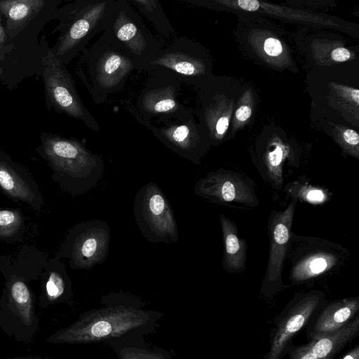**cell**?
<instances>
[{"instance_id": "1", "label": "cell", "mask_w": 359, "mask_h": 359, "mask_svg": "<svg viewBox=\"0 0 359 359\" xmlns=\"http://www.w3.org/2000/svg\"><path fill=\"white\" fill-rule=\"evenodd\" d=\"M101 306L82 313L60 331L56 339L69 344H105L118 340L144 338L156 331L165 313L146 309L147 302L126 292L103 295Z\"/></svg>"}, {"instance_id": "2", "label": "cell", "mask_w": 359, "mask_h": 359, "mask_svg": "<svg viewBox=\"0 0 359 359\" xmlns=\"http://www.w3.org/2000/svg\"><path fill=\"white\" fill-rule=\"evenodd\" d=\"M41 149L53 172L52 179L72 196L88 193L103 177L102 157L78 140L48 135L42 138Z\"/></svg>"}, {"instance_id": "3", "label": "cell", "mask_w": 359, "mask_h": 359, "mask_svg": "<svg viewBox=\"0 0 359 359\" xmlns=\"http://www.w3.org/2000/svg\"><path fill=\"white\" fill-rule=\"evenodd\" d=\"M135 69V62L126 53L100 36L93 46L81 51L76 73L98 104L121 90Z\"/></svg>"}, {"instance_id": "4", "label": "cell", "mask_w": 359, "mask_h": 359, "mask_svg": "<svg viewBox=\"0 0 359 359\" xmlns=\"http://www.w3.org/2000/svg\"><path fill=\"white\" fill-rule=\"evenodd\" d=\"M116 0H79L60 10V32L54 55L65 65L102 32Z\"/></svg>"}, {"instance_id": "5", "label": "cell", "mask_w": 359, "mask_h": 359, "mask_svg": "<svg viewBox=\"0 0 359 359\" xmlns=\"http://www.w3.org/2000/svg\"><path fill=\"white\" fill-rule=\"evenodd\" d=\"M100 36L126 53L139 69L163 46L128 0H116Z\"/></svg>"}, {"instance_id": "6", "label": "cell", "mask_w": 359, "mask_h": 359, "mask_svg": "<svg viewBox=\"0 0 359 359\" xmlns=\"http://www.w3.org/2000/svg\"><path fill=\"white\" fill-rule=\"evenodd\" d=\"M134 217L143 237L151 243H176L179 237L177 222L161 189L149 182L137 192L133 203Z\"/></svg>"}, {"instance_id": "7", "label": "cell", "mask_w": 359, "mask_h": 359, "mask_svg": "<svg viewBox=\"0 0 359 359\" xmlns=\"http://www.w3.org/2000/svg\"><path fill=\"white\" fill-rule=\"evenodd\" d=\"M110 239L111 230L107 222H81L68 231L56 256L67 259L72 269L90 270L106 260Z\"/></svg>"}, {"instance_id": "8", "label": "cell", "mask_w": 359, "mask_h": 359, "mask_svg": "<svg viewBox=\"0 0 359 359\" xmlns=\"http://www.w3.org/2000/svg\"><path fill=\"white\" fill-rule=\"evenodd\" d=\"M41 64L46 93L54 107L69 116L82 121L91 130L98 132L100 125L83 104L65 65L50 50L42 57Z\"/></svg>"}, {"instance_id": "9", "label": "cell", "mask_w": 359, "mask_h": 359, "mask_svg": "<svg viewBox=\"0 0 359 359\" xmlns=\"http://www.w3.org/2000/svg\"><path fill=\"white\" fill-rule=\"evenodd\" d=\"M194 193L212 203L221 205H259L253 182L248 177L232 171L219 170L200 178Z\"/></svg>"}, {"instance_id": "10", "label": "cell", "mask_w": 359, "mask_h": 359, "mask_svg": "<svg viewBox=\"0 0 359 359\" xmlns=\"http://www.w3.org/2000/svg\"><path fill=\"white\" fill-rule=\"evenodd\" d=\"M143 69L162 71L181 83L193 84L203 79L207 67L204 59L198 54L196 44L183 36L163 46Z\"/></svg>"}, {"instance_id": "11", "label": "cell", "mask_w": 359, "mask_h": 359, "mask_svg": "<svg viewBox=\"0 0 359 359\" xmlns=\"http://www.w3.org/2000/svg\"><path fill=\"white\" fill-rule=\"evenodd\" d=\"M155 123L148 127L159 141L178 156L199 164L203 153L200 133L187 109L158 118Z\"/></svg>"}, {"instance_id": "12", "label": "cell", "mask_w": 359, "mask_h": 359, "mask_svg": "<svg viewBox=\"0 0 359 359\" xmlns=\"http://www.w3.org/2000/svg\"><path fill=\"white\" fill-rule=\"evenodd\" d=\"M137 100L140 112L145 119L168 117L187 109L178 100L181 83L162 71H152Z\"/></svg>"}, {"instance_id": "13", "label": "cell", "mask_w": 359, "mask_h": 359, "mask_svg": "<svg viewBox=\"0 0 359 359\" xmlns=\"http://www.w3.org/2000/svg\"><path fill=\"white\" fill-rule=\"evenodd\" d=\"M297 201L293 198L283 210L272 211L268 222L269 252L264 286L277 288L282 284V273L292 238V226Z\"/></svg>"}, {"instance_id": "14", "label": "cell", "mask_w": 359, "mask_h": 359, "mask_svg": "<svg viewBox=\"0 0 359 359\" xmlns=\"http://www.w3.org/2000/svg\"><path fill=\"white\" fill-rule=\"evenodd\" d=\"M0 191L15 201L23 202L40 212L43 198L32 175L23 166L0 156Z\"/></svg>"}, {"instance_id": "15", "label": "cell", "mask_w": 359, "mask_h": 359, "mask_svg": "<svg viewBox=\"0 0 359 359\" xmlns=\"http://www.w3.org/2000/svg\"><path fill=\"white\" fill-rule=\"evenodd\" d=\"M320 299V293L311 292L294 305L278 326L267 359H280L289 340L304 327Z\"/></svg>"}, {"instance_id": "16", "label": "cell", "mask_w": 359, "mask_h": 359, "mask_svg": "<svg viewBox=\"0 0 359 359\" xmlns=\"http://www.w3.org/2000/svg\"><path fill=\"white\" fill-rule=\"evenodd\" d=\"M337 248V247H336ZM331 244L320 243L319 247L305 250L297 258L290 270V279L299 283L316 278L335 268L341 261V256Z\"/></svg>"}, {"instance_id": "17", "label": "cell", "mask_w": 359, "mask_h": 359, "mask_svg": "<svg viewBox=\"0 0 359 359\" xmlns=\"http://www.w3.org/2000/svg\"><path fill=\"white\" fill-rule=\"evenodd\" d=\"M224 252L222 267L230 273H240L246 267L248 244L238 236L236 224L224 214H219Z\"/></svg>"}, {"instance_id": "18", "label": "cell", "mask_w": 359, "mask_h": 359, "mask_svg": "<svg viewBox=\"0 0 359 359\" xmlns=\"http://www.w3.org/2000/svg\"><path fill=\"white\" fill-rule=\"evenodd\" d=\"M359 309L358 297L332 302L323 311L315 324L312 337L338 330L351 322Z\"/></svg>"}, {"instance_id": "19", "label": "cell", "mask_w": 359, "mask_h": 359, "mask_svg": "<svg viewBox=\"0 0 359 359\" xmlns=\"http://www.w3.org/2000/svg\"><path fill=\"white\" fill-rule=\"evenodd\" d=\"M359 332V318H356L342 328L328 334L312 337L308 346L318 359H333L334 356Z\"/></svg>"}, {"instance_id": "20", "label": "cell", "mask_w": 359, "mask_h": 359, "mask_svg": "<svg viewBox=\"0 0 359 359\" xmlns=\"http://www.w3.org/2000/svg\"><path fill=\"white\" fill-rule=\"evenodd\" d=\"M43 0H0V13L6 18L7 31H20L43 8Z\"/></svg>"}, {"instance_id": "21", "label": "cell", "mask_w": 359, "mask_h": 359, "mask_svg": "<svg viewBox=\"0 0 359 359\" xmlns=\"http://www.w3.org/2000/svg\"><path fill=\"white\" fill-rule=\"evenodd\" d=\"M106 345L118 359H172L168 351L149 345L144 338L114 341Z\"/></svg>"}, {"instance_id": "22", "label": "cell", "mask_w": 359, "mask_h": 359, "mask_svg": "<svg viewBox=\"0 0 359 359\" xmlns=\"http://www.w3.org/2000/svg\"><path fill=\"white\" fill-rule=\"evenodd\" d=\"M44 269V288L49 299L56 300L71 293V281L60 257L48 260Z\"/></svg>"}, {"instance_id": "23", "label": "cell", "mask_w": 359, "mask_h": 359, "mask_svg": "<svg viewBox=\"0 0 359 359\" xmlns=\"http://www.w3.org/2000/svg\"><path fill=\"white\" fill-rule=\"evenodd\" d=\"M151 22L157 32L168 39L175 34V30L158 0H128Z\"/></svg>"}, {"instance_id": "24", "label": "cell", "mask_w": 359, "mask_h": 359, "mask_svg": "<svg viewBox=\"0 0 359 359\" xmlns=\"http://www.w3.org/2000/svg\"><path fill=\"white\" fill-rule=\"evenodd\" d=\"M25 227V217L20 209L0 208L1 241H19L23 236Z\"/></svg>"}, {"instance_id": "25", "label": "cell", "mask_w": 359, "mask_h": 359, "mask_svg": "<svg viewBox=\"0 0 359 359\" xmlns=\"http://www.w3.org/2000/svg\"><path fill=\"white\" fill-rule=\"evenodd\" d=\"M287 193L297 201L313 205L323 204L331 199V193L326 189L303 180L294 181L287 185Z\"/></svg>"}, {"instance_id": "26", "label": "cell", "mask_w": 359, "mask_h": 359, "mask_svg": "<svg viewBox=\"0 0 359 359\" xmlns=\"http://www.w3.org/2000/svg\"><path fill=\"white\" fill-rule=\"evenodd\" d=\"M11 300L20 309L27 311L31 305V294L26 283L13 275L9 284Z\"/></svg>"}, {"instance_id": "27", "label": "cell", "mask_w": 359, "mask_h": 359, "mask_svg": "<svg viewBox=\"0 0 359 359\" xmlns=\"http://www.w3.org/2000/svg\"><path fill=\"white\" fill-rule=\"evenodd\" d=\"M264 50L269 56H278L282 53L283 46L278 39L269 37L264 43Z\"/></svg>"}, {"instance_id": "28", "label": "cell", "mask_w": 359, "mask_h": 359, "mask_svg": "<svg viewBox=\"0 0 359 359\" xmlns=\"http://www.w3.org/2000/svg\"><path fill=\"white\" fill-rule=\"evenodd\" d=\"M343 139L344 142L349 145L353 150V155L358 156L359 135L357 132L352 129H346L343 133Z\"/></svg>"}, {"instance_id": "29", "label": "cell", "mask_w": 359, "mask_h": 359, "mask_svg": "<svg viewBox=\"0 0 359 359\" xmlns=\"http://www.w3.org/2000/svg\"><path fill=\"white\" fill-rule=\"evenodd\" d=\"M290 359H318L307 345L299 346L291 354Z\"/></svg>"}, {"instance_id": "30", "label": "cell", "mask_w": 359, "mask_h": 359, "mask_svg": "<svg viewBox=\"0 0 359 359\" xmlns=\"http://www.w3.org/2000/svg\"><path fill=\"white\" fill-rule=\"evenodd\" d=\"M351 57L350 51L344 48H337L332 52V58L336 62H344L350 59Z\"/></svg>"}, {"instance_id": "31", "label": "cell", "mask_w": 359, "mask_h": 359, "mask_svg": "<svg viewBox=\"0 0 359 359\" xmlns=\"http://www.w3.org/2000/svg\"><path fill=\"white\" fill-rule=\"evenodd\" d=\"M229 127V118L226 116H221L218 118L215 125V136L219 137L223 135Z\"/></svg>"}, {"instance_id": "32", "label": "cell", "mask_w": 359, "mask_h": 359, "mask_svg": "<svg viewBox=\"0 0 359 359\" xmlns=\"http://www.w3.org/2000/svg\"><path fill=\"white\" fill-rule=\"evenodd\" d=\"M252 114V109L248 106H241L236 111V118L241 122L247 121Z\"/></svg>"}, {"instance_id": "33", "label": "cell", "mask_w": 359, "mask_h": 359, "mask_svg": "<svg viewBox=\"0 0 359 359\" xmlns=\"http://www.w3.org/2000/svg\"><path fill=\"white\" fill-rule=\"evenodd\" d=\"M341 359H359V346H356L347 353Z\"/></svg>"}, {"instance_id": "34", "label": "cell", "mask_w": 359, "mask_h": 359, "mask_svg": "<svg viewBox=\"0 0 359 359\" xmlns=\"http://www.w3.org/2000/svg\"><path fill=\"white\" fill-rule=\"evenodd\" d=\"M6 41V32L1 23V18L0 16V45H2Z\"/></svg>"}, {"instance_id": "35", "label": "cell", "mask_w": 359, "mask_h": 359, "mask_svg": "<svg viewBox=\"0 0 359 359\" xmlns=\"http://www.w3.org/2000/svg\"><path fill=\"white\" fill-rule=\"evenodd\" d=\"M351 97L353 101L358 104L359 102V90L358 89H353L351 91Z\"/></svg>"}, {"instance_id": "36", "label": "cell", "mask_w": 359, "mask_h": 359, "mask_svg": "<svg viewBox=\"0 0 359 359\" xmlns=\"http://www.w3.org/2000/svg\"><path fill=\"white\" fill-rule=\"evenodd\" d=\"M1 68L0 67V73H1Z\"/></svg>"}]
</instances>
